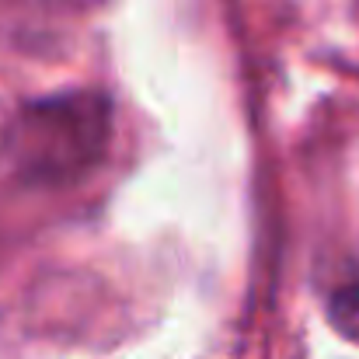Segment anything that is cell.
Returning <instances> with one entry per match:
<instances>
[{
	"label": "cell",
	"mask_w": 359,
	"mask_h": 359,
	"mask_svg": "<svg viewBox=\"0 0 359 359\" xmlns=\"http://www.w3.org/2000/svg\"><path fill=\"white\" fill-rule=\"evenodd\" d=\"M112 140V105L98 91L28 102L7 119L0 150L32 185H70L98 168Z\"/></svg>",
	"instance_id": "6da1fadb"
},
{
	"label": "cell",
	"mask_w": 359,
	"mask_h": 359,
	"mask_svg": "<svg viewBox=\"0 0 359 359\" xmlns=\"http://www.w3.org/2000/svg\"><path fill=\"white\" fill-rule=\"evenodd\" d=\"M328 318L335 332H342L349 342H359V283H346L328 300Z\"/></svg>",
	"instance_id": "7a4b0ae2"
},
{
	"label": "cell",
	"mask_w": 359,
	"mask_h": 359,
	"mask_svg": "<svg viewBox=\"0 0 359 359\" xmlns=\"http://www.w3.org/2000/svg\"><path fill=\"white\" fill-rule=\"evenodd\" d=\"M7 119H11V116H4V112H0V143H4V133H7Z\"/></svg>",
	"instance_id": "3957f363"
}]
</instances>
